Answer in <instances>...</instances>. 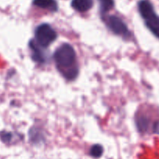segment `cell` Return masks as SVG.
Listing matches in <instances>:
<instances>
[{
	"label": "cell",
	"instance_id": "6da1fadb",
	"mask_svg": "<svg viewBox=\"0 0 159 159\" xmlns=\"http://www.w3.org/2000/svg\"><path fill=\"white\" fill-rule=\"evenodd\" d=\"M54 60L57 69L68 80H74L79 75L76 64V53L69 43H62L54 53Z\"/></svg>",
	"mask_w": 159,
	"mask_h": 159
},
{
	"label": "cell",
	"instance_id": "7a4b0ae2",
	"mask_svg": "<svg viewBox=\"0 0 159 159\" xmlns=\"http://www.w3.org/2000/svg\"><path fill=\"white\" fill-rule=\"evenodd\" d=\"M138 11L146 26L159 39V16L155 12L152 3L149 0H141L138 2Z\"/></svg>",
	"mask_w": 159,
	"mask_h": 159
},
{
	"label": "cell",
	"instance_id": "3957f363",
	"mask_svg": "<svg viewBox=\"0 0 159 159\" xmlns=\"http://www.w3.org/2000/svg\"><path fill=\"white\" fill-rule=\"evenodd\" d=\"M35 41L43 48L49 47L57 37L55 30L48 23H42L39 25L34 32Z\"/></svg>",
	"mask_w": 159,
	"mask_h": 159
},
{
	"label": "cell",
	"instance_id": "277c9868",
	"mask_svg": "<svg viewBox=\"0 0 159 159\" xmlns=\"http://www.w3.org/2000/svg\"><path fill=\"white\" fill-rule=\"evenodd\" d=\"M105 22L109 29L114 34L122 37H129L130 32L127 24L119 16L111 15L105 19Z\"/></svg>",
	"mask_w": 159,
	"mask_h": 159
},
{
	"label": "cell",
	"instance_id": "5b68a950",
	"mask_svg": "<svg viewBox=\"0 0 159 159\" xmlns=\"http://www.w3.org/2000/svg\"><path fill=\"white\" fill-rule=\"evenodd\" d=\"M29 47L31 51V57L34 61L39 64H44L47 61L46 53L43 51L45 48L40 47L35 40H31L30 41Z\"/></svg>",
	"mask_w": 159,
	"mask_h": 159
},
{
	"label": "cell",
	"instance_id": "8992f818",
	"mask_svg": "<svg viewBox=\"0 0 159 159\" xmlns=\"http://www.w3.org/2000/svg\"><path fill=\"white\" fill-rule=\"evenodd\" d=\"M93 0H72L71 6L75 10L79 12H85L93 8Z\"/></svg>",
	"mask_w": 159,
	"mask_h": 159
},
{
	"label": "cell",
	"instance_id": "52a82bcc",
	"mask_svg": "<svg viewBox=\"0 0 159 159\" xmlns=\"http://www.w3.org/2000/svg\"><path fill=\"white\" fill-rule=\"evenodd\" d=\"M33 5L40 9L49 10L50 12H56L58 9L56 0H34Z\"/></svg>",
	"mask_w": 159,
	"mask_h": 159
},
{
	"label": "cell",
	"instance_id": "ba28073f",
	"mask_svg": "<svg viewBox=\"0 0 159 159\" xmlns=\"http://www.w3.org/2000/svg\"><path fill=\"white\" fill-rule=\"evenodd\" d=\"M102 15H105L107 12L111 10L114 6V0H98Z\"/></svg>",
	"mask_w": 159,
	"mask_h": 159
},
{
	"label": "cell",
	"instance_id": "9c48e42d",
	"mask_svg": "<svg viewBox=\"0 0 159 159\" xmlns=\"http://www.w3.org/2000/svg\"><path fill=\"white\" fill-rule=\"evenodd\" d=\"M103 154V148L100 144H94L90 148L89 155L93 158H99Z\"/></svg>",
	"mask_w": 159,
	"mask_h": 159
},
{
	"label": "cell",
	"instance_id": "30bf717a",
	"mask_svg": "<svg viewBox=\"0 0 159 159\" xmlns=\"http://www.w3.org/2000/svg\"><path fill=\"white\" fill-rule=\"evenodd\" d=\"M12 134L11 133H5L4 134L2 135V139L4 142H10L12 141Z\"/></svg>",
	"mask_w": 159,
	"mask_h": 159
}]
</instances>
